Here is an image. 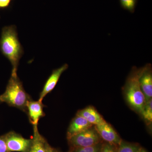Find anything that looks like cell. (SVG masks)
Segmentation results:
<instances>
[{"label": "cell", "instance_id": "cell-2", "mask_svg": "<svg viewBox=\"0 0 152 152\" xmlns=\"http://www.w3.org/2000/svg\"><path fill=\"white\" fill-rule=\"evenodd\" d=\"M0 100L10 107L27 113V104L32 99L26 92L18 75H11L5 91L0 95Z\"/></svg>", "mask_w": 152, "mask_h": 152}, {"label": "cell", "instance_id": "cell-12", "mask_svg": "<svg viewBox=\"0 0 152 152\" xmlns=\"http://www.w3.org/2000/svg\"><path fill=\"white\" fill-rule=\"evenodd\" d=\"M34 136L29 152H46L47 142L38 130V126H33Z\"/></svg>", "mask_w": 152, "mask_h": 152}, {"label": "cell", "instance_id": "cell-14", "mask_svg": "<svg viewBox=\"0 0 152 152\" xmlns=\"http://www.w3.org/2000/svg\"><path fill=\"white\" fill-rule=\"evenodd\" d=\"M118 152H138L140 148L136 145L122 141L120 144Z\"/></svg>", "mask_w": 152, "mask_h": 152}, {"label": "cell", "instance_id": "cell-11", "mask_svg": "<svg viewBox=\"0 0 152 152\" xmlns=\"http://www.w3.org/2000/svg\"><path fill=\"white\" fill-rule=\"evenodd\" d=\"M76 115L83 117L88 122L95 126L105 121L96 110L91 106L80 110L77 113Z\"/></svg>", "mask_w": 152, "mask_h": 152}, {"label": "cell", "instance_id": "cell-9", "mask_svg": "<svg viewBox=\"0 0 152 152\" xmlns=\"http://www.w3.org/2000/svg\"><path fill=\"white\" fill-rule=\"evenodd\" d=\"M45 105L42 102L31 100L26 105L27 113L30 122L33 126H38L40 119L45 115L44 112Z\"/></svg>", "mask_w": 152, "mask_h": 152}, {"label": "cell", "instance_id": "cell-21", "mask_svg": "<svg viewBox=\"0 0 152 152\" xmlns=\"http://www.w3.org/2000/svg\"><path fill=\"white\" fill-rule=\"evenodd\" d=\"M69 152H72L71 151H69Z\"/></svg>", "mask_w": 152, "mask_h": 152}, {"label": "cell", "instance_id": "cell-15", "mask_svg": "<svg viewBox=\"0 0 152 152\" xmlns=\"http://www.w3.org/2000/svg\"><path fill=\"white\" fill-rule=\"evenodd\" d=\"M138 0H120V4L122 7L130 12H134Z\"/></svg>", "mask_w": 152, "mask_h": 152}, {"label": "cell", "instance_id": "cell-17", "mask_svg": "<svg viewBox=\"0 0 152 152\" xmlns=\"http://www.w3.org/2000/svg\"><path fill=\"white\" fill-rule=\"evenodd\" d=\"M115 146L108 143H106L103 145L101 148L100 152H112Z\"/></svg>", "mask_w": 152, "mask_h": 152}, {"label": "cell", "instance_id": "cell-16", "mask_svg": "<svg viewBox=\"0 0 152 152\" xmlns=\"http://www.w3.org/2000/svg\"><path fill=\"white\" fill-rule=\"evenodd\" d=\"M0 152H10L6 145L4 135L0 136Z\"/></svg>", "mask_w": 152, "mask_h": 152}, {"label": "cell", "instance_id": "cell-3", "mask_svg": "<svg viewBox=\"0 0 152 152\" xmlns=\"http://www.w3.org/2000/svg\"><path fill=\"white\" fill-rule=\"evenodd\" d=\"M143 68H133L124 87L127 101L131 107L141 114L145 104V98L142 91L139 79Z\"/></svg>", "mask_w": 152, "mask_h": 152}, {"label": "cell", "instance_id": "cell-7", "mask_svg": "<svg viewBox=\"0 0 152 152\" xmlns=\"http://www.w3.org/2000/svg\"><path fill=\"white\" fill-rule=\"evenodd\" d=\"M69 65L67 64H65L62 66L53 71L51 75L49 77L46 82L44 85L43 88L40 94L39 101L42 102L43 99L46 95L54 89L56 86L57 83L58 82L62 74L67 69Z\"/></svg>", "mask_w": 152, "mask_h": 152}, {"label": "cell", "instance_id": "cell-5", "mask_svg": "<svg viewBox=\"0 0 152 152\" xmlns=\"http://www.w3.org/2000/svg\"><path fill=\"white\" fill-rule=\"evenodd\" d=\"M6 145L10 152H29L32 144V139H26L14 132L4 135Z\"/></svg>", "mask_w": 152, "mask_h": 152}, {"label": "cell", "instance_id": "cell-6", "mask_svg": "<svg viewBox=\"0 0 152 152\" xmlns=\"http://www.w3.org/2000/svg\"><path fill=\"white\" fill-rule=\"evenodd\" d=\"M95 129L104 140L113 145H119L122 141L116 132L106 121L96 125Z\"/></svg>", "mask_w": 152, "mask_h": 152}, {"label": "cell", "instance_id": "cell-1", "mask_svg": "<svg viewBox=\"0 0 152 152\" xmlns=\"http://www.w3.org/2000/svg\"><path fill=\"white\" fill-rule=\"evenodd\" d=\"M0 49L2 53L10 61L12 66L11 75H17L19 61L23 50L19 40L15 26L3 28L0 39Z\"/></svg>", "mask_w": 152, "mask_h": 152}, {"label": "cell", "instance_id": "cell-8", "mask_svg": "<svg viewBox=\"0 0 152 152\" xmlns=\"http://www.w3.org/2000/svg\"><path fill=\"white\" fill-rule=\"evenodd\" d=\"M142 91L143 93L146 102L152 98V73L151 66L150 64L144 67L143 71L139 79Z\"/></svg>", "mask_w": 152, "mask_h": 152}, {"label": "cell", "instance_id": "cell-13", "mask_svg": "<svg viewBox=\"0 0 152 152\" xmlns=\"http://www.w3.org/2000/svg\"><path fill=\"white\" fill-rule=\"evenodd\" d=\"M141 114L144 118L148 121H152V100L146 102Z\"/></svg>", "mask_w": 152, "mask_h": 152}, {"label": "cell", "instance_id": "cell-4", "mask_svg": "<svg viewBox=\"0 0 152 152\" xmlns=\"http://www.w3.org/2000/svg\"><path fill=\"white\" fill-rule=\"evenodd\" d=\"M72 148H85L98 145L100 136L92 127L68 139Z\"/></svg>", "mask_w": 152, "mask_h": 152}, {"label": "cell", "instance_id": "cell-19", "mask_svg": "<svg viewBox=\"0 0 152 152\" xmlns=\"http://www.w3.org/2000/svg\"><path fill=\"white\" fill-rule=\"evenodd\" d=\"M46 152H60L57 150L56 149L54 148L53 147L51 146L47 142L46 145Z\"/></svg>", "mask_w": 152, "mask_h": 152}, {"label": "cell", "instance_id": "cell-20", "mask_svg": "<svg viewBox=\"0 0 152 152\" xmlns=\"http://www.w3.org/2000/svg\"><path fill=\"white\" fill-rule=\"evenodd\" d=\"M2 102L1 101V100H0V104Z\"/></svg>", "mask_w": 152, "mask_h": 152}, {"label": "cell", "instance_id": "cell-10", "mask_svg": "<svg viewBox=\"0 0 152 152\" xmlns=\"http://www.w3.org/2000/svg\"><path fill=\"white\" fill-rule=\"evenodd\" d=\"M93 125L83 117L76 115L72 120L67 133V139L92 127Z\"/></svg>", "mask_w": 152, "mask_h": 152}, {"label": "cell", "instance_id": "cell-18", "mask_svg": "<svg viewBox=\"0 0 152 152\" xmlns=\"http://www.w3.org/2000/svg\"><path fill=\"white\" fill-rule=\"evenodd\" d=\"M12 0H0V9L6 8L10 6Z\"/></svg>", "mask_w": 152, "mask_h": 152}]
</instances>
